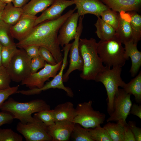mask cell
Returning <instances> with one entry per match:
<instances>
[{"label":"cell","mask_w":141,"mask_h":141,"mask_svg":"<svg viewBox=\"0 0 141 141\" xmlns=\"http://www.w3.org/2000/svg\"><path fill=\"white\" fill-rule=\"evenodd\" d=\"M76 9L75 7L57 19L45 21L34 26L27 36L15 43L16 47L19 49L31 45L43 47L51 52L57 63L62 61L58 32L63 23Z\"/></svg>","instance_id":"1"},{"label":"cell","mask_w":141,"mask_h":141,"mask_svg":"<svg viewBox=\"0 0 141 141\" xmlns=\"http://www.w3.org/2000/svg\"><path fill=\"white\" fill-rule=\"evenodd\" d=\"M97 43L94 38L79 39V47L83 62L80 77L86 80H94L97 75L105 68L97 51Z\"/></svg>","instance_id":"2"},{"label":"cell","mask_w":141,"mask_h":141,"mask_svg":"<svg viewBox=\"0 0 141 141\" xmlns=\"http://www.w3.org/2000/svg\"><path fill=\"white\" fill-rule=\"evenodd\" d=\"M50 109V106L42 99H36L23 103L17 101L11 97L0 106L1 110L10 113L14 119H18L24 124L33 121L34 118L32 115L33 113Z\"/></svg>","instance_id":"3"},{"label":"cell","mask_w":141,"mask_h":141,"mask_svg":"<svg viewBox=\"0 0 141 141\" xmlns=\"http://www.w3.org/2000/svg\"><path fill=\"white\" fill-rule=\"evenodd\" d=\"M122 44L115 36L109 40H100L97 43V52L105 66L122 67L125 64L127 59Z\"/></svg>","instance_id":"4"},{"label":"cell","mask_w":141,"mask_h":141,"mask_svg":"<svg viewBox=\"0 0 141 141\" xmlns=\"http://www.w3.org/2000/svg\"><path fill=\"white\" fill-rule=\"evenodd\" d=\"M110 68L105 66L104 69L97 75L94 80L96 82L101 83L105 88L107 96V111L109 115L114 110L113 101L115 95L119 87L123 88L125 84L121 77L122 67H115Z\"/></svg>","instance_id":"5"},{"label":"cell","mask_w":141,"mask_h":141,"mask_svg":"<svg viewBox=\"0 0 141 141\" xmlns=\"http://www.w3.org/2000/svg\"><path fill=\"white\" fill-rule=\"evenodd\" d=\"M91 100L78 104L75 108L76 115L73 122L78 123L86 128H94L103 124L105 121V114L95 110L92 107Z\"/></svg>","instance_id":"6"},{"label":"cell","mask_w":141,"mask_h":141,"mask_svg":"<svg viewBox=\"0 0 141 141\" xmlns=\"http://www.w3.org/2000/svg\"><path fill=\"white\" fill-rule=\"evenodd\" d=\"M31 60L24 49H18L6 68L11 80L21 82L31 73Z\"/></svg>","instance_id":"7"},{"label":"cell","mask_w":141,"mask_h":141,"mask_svg":"<svg viewBox=\"0 0 141 141\" xmlns=\"http://www.w3.org/2000/svg\"><path fill=\"white\" fill-rule=\"evenodd\" d=\"M72 44V43H69L64 45L63 48L64 55L61 68L58 74H56L52 80L44 84L40 88H36L26 90H21L20 92L23 95L29 96L38 94L43 91L50 89L57 88L63 90L66 92L68 96L73 97L74 94L72 90L70 88L64 86L63 80V71L67 64L68 56Z\"/></svg>","instance_id":"8"},{"label":"cell","mask_w":141,"mask_h":141,"mask_svg":"<svg viewBox=\"0 0 141 141\" xmlns=\"http://www.w3.org/2000/svg\"><path fill=\"white\" fill-rule=\"evenodd\" d=\"M33 117L34 120L32 122L26 124L20 122L18 123L17 130L27 141H52L47 126L39 119Z\"/></svg>","instance_id":"9"},{"label":"cell","mask_w":141,"mask_h":141,"mask_svg":"<svg viewBox=\"0 0 141 141\" xmlns=\"http://www.w3.org/2000/svg\"><path fill=\"white\" fill-rule=\"evenodd\" d=\"M131 95L124 89L119 88L114 98V111L107 120V122H119L124 126L127 124L126 120L132 104Z\"/></svg>","instance_id":"10"},{"label":"cell","mask_w":141,"mask_h":141,"mask_svg":"<svg viewBox=\"0 0 141 141\" xmlns=\"http://www.w3.org/2000/svg\"><path fill=\"white\" fill-rule=\"evenodd\" d=\"M62 61L54 65L46 62L43 68L38 72L31 73L21 82V84L25 85L30 89L40 88L45 82L51 77L54 78L61 68Z\"/></svg>","instance_id":"11"},{"label":"cell","mask_w":141,"mask_h":141,"mask_svg":"<svg viewBox=\"0 0 141 141\" xmlns=\"http://www.w3.org/2000/svg\"><path fill=\"white\" fill-rule=\"evenodd\" d=\"M83 16L79 17L77 33L74 41L72 43L70 48L69 64V67L66 73L63 74V82L67 81L69 74L74 71L77 70L82 71L83 67V62L80 54L79 47L80 37L83 28Z\"/></svg>","instance_id":"12"},{"label":"cell","mask_w":141,"mask_h":141,"mask_svg":"<svg viewBox=\"0 0 141 141\" xmlns=\"http://www.w3.org/2000/svg\"><path fill=\"white\" fill-rule=\"evenodd\" d=\"M79 17L77 12L73 13L67 19L60 28L57 39L59 44L62 47L74 39Z\"/></svg>","instance_id":"13"},{"label":"cell","mask_w":141,"mask_h":141,"mask_svg":"<svg viewBox=\"0 0 141 141\" xmlns=\"http://www.w3.org/2000/svg\"><path fill=\"white\" fill-rule=\"evenodd\" d=\"M74 4L72 0H54L49 8L37 17L34 26L45 21L57 19L62 16L63 11L68 7Z\"/></svg>","instance_id":"14"},{"label":"cell","mask_w":141,"mask_h":141,"mask_svg":"<svg viewBox=\"0 0 141 141\" xmlns=\"http://www.w3.org/2000/svg\"><path fill=\"white\" fill-rule=\"evenodd\" d=\"M37 17L35 15L23 14L18 21L10 27V32L12 37L18 41L25 38L34 27Z\"/></svg>","instance_id":"15"},{"label":"cell","mask_w":141,"mask_h":141,"mask_svg":"<svg viewBox=\"0 0 141 141\" xmlns=\"http://www.w3.org/2000/svg\"><path fill=\"white\" fill-rule=\"evenodd\" d=\"M74 124L72 122L63 121L55 122L54 124L47 126L52 141L69 140Z\"/></svg>","instance_id":"16"},{"label":"cell","mask_w":141,"mask_h":141,"mask_svg":"<svg viewBox=\"0 0 141 141\" xmlns=\"http://www.w3.org/2000/svg\"><path fill=\"white\" fill-rule=\"evenodd\" d=\"M76 5L77 12L79 16L87 14L100 17L102 13L109 9L101 0H72Z\"/></svg>","instance_id":"17"},{"label":"cell","mask_w":141,"mask_h":141,"mask_svg":"<svg viewBox=\"0 0 141 141\" xmlns=\"http://www.w3.org/2000/svg\"><path fill=\"white\" fill-rule=\"evenodd\" d=\"M119 23L115 36L122 44L133 41L130 23V17L128 13H118Z\"/></svg>","instance_id":"18"},{"label":"cell","mask_w":141,"mask_h":141,"mask_svg":"<svg viewBox=\"0 0 141 141\" xmlns=\"http://www.w3.org/2000/svg\"><path fill=\"white\" fill-rule=\"evenodd\" d=\"M108 8L119 13L140 10L141 0H101Z\"/></svg>","instance_id":"19"},{"label":"cell","mask_w":141,"mask_h":141,"mask_svg":"<svg viewBox=\"0 0 141 141\" xmlns=\"http://www.w3.org/2000/svg\"><path fill=\"white\" fill-rule=\"evenodd\" d=\"M125 55L128 60L130 57L131 61V66L130 72L132 77L137 74L141 66V52L137 47V44L131 41L125 44Z\"/></svg>","instance_id":"20"},{"label":"cell","mask_w":141,"mask_h":141,"mask_svg":"<svg viewBox=\"0 0 141 141\" xmlns=\"http://www.w3.org/2000/svg\"><path fill=\"white\" fill-rule=\"evenodd\" d=\"M53 110L55 122L66 121L73 122L76 113L75 108L71 102H67L58 104Z\"/></svg>","instance_id":"21"},{"label":"cell","mask_w":141,"mask_h":141,"mask_svg":"<svg viewBox=\"0 0 141 141\" xmlns=\"http://www.w3.org/2000/svg\"><path fill=\"white\" fill-rule=\"evenodd\" d=\"M24 14L22 7L14 6L12 3L6 4L3 9L1 20L11 26L16 24Z\"/></svg>","instance_id":"22"},{"label":"cell","mask_w":141,"mask_h":141,"mask_svg":"<svg viewBox=\"0 0 141 141\" xmlns=\"http://www.w3.org/2000/svg\"><path fill=\"white\" fill-rule=\"evenodd\" d=\"M54 0H30L22 7L24 14L35 15L43 12L53 3Z\"/></svg>","instance_id":"23"},{"label":"cell","mask_w":141,"mask_h":141,"mask_svg":"<svg viewBox=\"0 0 141 141\" xmlns=\"http://www.w3.org/2000/svg\"><path fill=\"white\" fill-rule=\"evenodd\" d=\"M95 24L96 30V33L101 40H109L115 36L116 30L104 21L100 17Z\"/></svg>","instance_id":"24"},{"label":"cell","mask_w":141,"mask_h":141,"mask_svg":"<svg viewBox=\"0 0 141 141\" xmlns=\"http://www.w3.org/2000/svg\"><path fill=\"white\" fill-rule=\"evenodd\" d=\"M123 89L127 93L134 96L136 102L141 103V72L128 83L125 84Z\"/></svg>","instance_id":"25"},{"label":"cell","mask_w":141,"mask_h":141,"mask_svg":"<svg viewBox=\"0 0 141 141\" xmlns=\"http://www.w3.org/2000/svg\"><path fill=\"white\" fill-rule=\"evenodd\" d=\"M128 13L130 17L133 42L137 44L141 39V16L136 11H129Z\"/></svg>","instance_id":"26"},{"label":"cell","mask_w":141,"mask_h":141,"mask_svg":"<svg viewBox=\"0 0 141 141\" xmlns=\"http://www.w3.org/2000/svg\"><path fill=\"white\" fill-rule=\"evenodd\" d=\"M112 141H124V126L119 122H108L103 127Z\"/></svg>","instance_id":"27"},{"label":"cell","mask_w":141,"mask_h":141,"mask_svg":"<svg viewBox=\"0 0 141 141\" xmlns=\"http://www.w3.org/2000/svg\"><path fill=\"white\" fill-rule=\"evenodd\" d=\"M89 130L83 127L79 124L75 123L70 138L74 141H94L90 134Z\"/></svg>","instance_id":"28"},{"label":"cell","mask_w":141,"mask_h":141,"mask_svg":"<svg viewBox=\"0 0 141 141\" xmlns=\"http://www.w3.org/2000/svg\"><path fill=\"white\" fill-rule=\"evenodd\" d=\"M11 26L1 20L0 21V43L3 46H8L16 45L10 33Z\"/></svg>","instance_id":"29"},{"label":"cell","mask_w":141,"mask_h":141,"mask_svg":"<svg viewBox=\"0 0 141 141\" xmlns=\"http://www.w3.org/2000/svg\"><path fill=\"white\" fill-rule=\"evenodd\" d=\"M18 49L16 45L8 46H3L1 53L2 66L7 68Z\"/></svg>","instance_id":"30"},{"label":"cell","mask_w":141,"mask_h":141,"mask_svg":"<svg viewBox=\"0 0 141 141\" xmlns=\"http://www.w3.org/2000/svg\"><path fill=\"white\" fill-rule=\"evenodd\" d=\"M89 131L94 141H112L106 130L100 125L89 129Z\"/></svg>","instance_id":"31"},{"label":"cell","mask_w":141,"mask_h":141,"mask_svg":"<svg viewBox=\"0 0 141 141\" xmlns=\"http://www.w3.org/2000/svg\"><path fill=\"white\" fill-rule=\"evenodd\" d=\"M100 16L104 21L116 30L119 23L118 13L109 8L103 11Z\"/></svg>","instance_id":"32"},{"label":"cell","mask_w":141,"mask_h":141,"mask_svg":"<svg viewBox=\"0 0 141 141\" xmlns=\"http://www.w3.org/2000/svg\"><path fill=\"white\" fill-rule=\"evenodd\" d=\"M34 116L39 119L47 126L53 125L55 122L53 109L46 110L35 113Z\"/></svg>","instance_id":"33"},{"label":"cell","mask_w":141,"mask_h":141,"mask_svg":"<svg viewBox=\"0 0 141 141\" xmlns=\"http://www.w3.org/2000/svg\"><path fill=\"white\" fill-rule=\"evenodd\" d=\"M23 137L10 129L0 128V141H22Z\"/></svg>","instance_id":"34"},{"label":"cell","mask_w":141,"mask_h":141,"mask_svg":"<svg viewBox=\"0 0 141 141\" xmlns=\"http://www.w3.org/2000/svg\"><path fill=\"white\" fill-rule=\"evenodd\" d=\"M11 80L6 68L0 66V90L10 87Z\"/></svg>","instance_id":"35"},{"label":"cell","mask_w":141,"mask_h":141,"mask_svg":"<svg viewBox=\"0 0 141 141\" xmlns=\"http://www.w3.org/2000/svg\"><path fill=\"white\" fill-rule=\"evenodd\" d=\"M46 62L39 55L32 58L30 63L31 73H36L39 69L43 68Z\"/></svg>","instance_id":"36"},{"label":"cell","mask_w":141,"mask_h":141,"mask_svg":"<svg viewBox=\"0 0 141 141\" xmlns=\"http://www.w3.org/2000/svg\"><path fill=\"white\" fill-rule=\"evenodd\" d=\"M39 55L46 62L49 64L54 65L57 63L51 52L45 48L39 47Z\"/></svg>","instance_id":"37"},{"label":"cell","mask_w":141,"mask_h":141,"mask_svg":"<svg viewBox=\"0 0 141 141\" xmlns=\"http://www.w3.org/2000/svg\"><path fill=\"white\" fill-rule=\"evenodd\" d=\"M19 86L0 90V106L11 95L16 93L18 90Z\"/></svg>","instance_id":"38"},{"label":"cell","mask_w":141,"mask_h":141,"mask_svg":"<svg viewBox=\"0 0 141 141\" xmlns=\"http://www.w3.org/2000/svg\"><path fill=\"white\" fill-rule=\"evenodd\" d=\"M129 126L133 134L136 141L141 140V128L136 126L134 121H130L128 123Z\"/></svg>","instance_id":"39"},{"label":"cell","mask_w":141,"mask_h":141,"mask_svg":"<svg viewBox=\"0 0 141 141\" xmlns=\"http://www.w3.org/2000/svg\"><path fill=\"white\" fill-rule=\"evenodd\" d=\"M14 119L13 115L10 113L3 111L0 112V127L2 125L11 122Z\"/></svg>","instance_id":"40"},{"label":"cell","mask_w":141,"mask_h":141,"mask_svg":"<svg viewBox=\"0 0 141 141\" xmlns=\"http://www.w3.org/2000/svg\"><path fill=\"white\" fill-rule=\"evenodd\" d=\"M39 47L35 45H31L26 46L23 49L26 51L28 56L31 59L39 55Z\"/></svg>","instance_id":"41"},{"label":"cell","mask_w":141,"mask_h":141,"mask_svg":"<svg viewBox=\"0 0 141 141\" xmlns=\"http://www.w3.org/2000/svg\"><path fill=\"white\" fill-rule=\"evenodd\" d=\"M124 141H136L134 136L128 123L124 126Z\"/></svg>","instance_id":"42"},{"label":"cell","mask_w":141,"mask_h":141,"mask_svg":"<svg viewBox=\"0 0 141 141\" xmlns=\"http://www.w3.org/2000/svg\"><path fill=\"white\" fill-rule=\"evenodd\" d=\"M130 113L136 115L141 119V105L134 103L131 107Z\"/></svg>","instance_id":"43"},{"label":"cell","mask_w":141,"mask_h":141,"mask_svg":"<svg viewBox=\"0 0 141 141\" xmlns=\"http://www.w3.org/2000/svg\"><path fill=\"white\" fill-rule=\"evenodd\" d=\"M29 0H14L12 3L14 5L17 7H22L27 3Z\"/></svg>","instance_id":"44"},{"label":"cell","mask_w":141,"mask_h":141,"mask_svg":"<svg viewBox=\"0 0 141 141\" xmlns=\"http://www.w3.org/2000/svg\"><path fill=\"white\" fill-rule=\"evenodd\" d=\"M6 4L0 0V11L3 10Z\"/></svg>","instance_id":"45"},{"label":"cell","mask_w":141,"mask_h":141,"mask_svg":"<svg viewBox=\"0 0 141 141\" xmlns=\"http://www.w3.org/2000/svg\"><path fill=\"white\" fill-rule=\"evenodd\" d=\"M14 0H1V1L6 4L12 3Z\"/></svg>","instance_id":"46"},{"label":"cell","mask_w":141,"mask_h":141,"mask_svg":"<svg viewBox=\"0 0 141 141\" xmlns=\"http://www.w3.org/2000/svg\"><path fill=\"white\" fill-rule=\"evenodd\" d=\"M2 45L0 43V66H2L1 60V53Z\"/></svg>","instance_id":"47"},{"label":"cell","mask_w":141,"mask_h":141,"mask_svg":"<svg viewBox=\"0 0 141 141\" xmlns=\"http://www.w3.org/2000/svg\"><path fill=\"white\" fill-rule=\"evenodd\" d=\"M3 11H0V21L1 20V16Z\"/></svg>","instance_id":"48"},{"label":"cell","mask_w":141,"mask_h":141,"mask_svg":"<svg viewBox=\"0 0 141 141\" xmlns=\"http://www.w3.org/2000/svg\"><path fill=\"white\" fill-rule=\"evenodd\" d=\"M0 0L1 1V0Z\"/></svg>","instance_id":"49"}]
</instances>
